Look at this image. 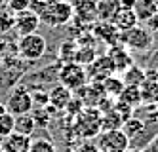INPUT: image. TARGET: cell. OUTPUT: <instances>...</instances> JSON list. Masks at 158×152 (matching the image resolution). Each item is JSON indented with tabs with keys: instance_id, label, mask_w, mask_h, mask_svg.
Returning a JSON list of instances; mask_svg holds the SVG:
<instances>
[{
	"instance_id": "6da1fadb",
	"label": "cell",
	"mask_w": 158,
	"mask_h": 152,
	"mask_svg": "<svg viewBox=\"0 0 158 152\" xmlns=\"http://www.w3.org/2000/svg\"><path fill=\"white\" fill-rule=\"evenodd\" d=\"M29 10L38 15L40 23L53 29L67 25L74 15V8L69 0H31Z\"/></svg>"
},
{
	"instance_id": "7a4b0ae2",
	"label": "cell",
	"mask_w": 158,
	"mask_h": 152,
	"mask_svg": "<svg viewBox=\"0 0 158 152\" xmlns=\"http://www.w3.org/2000/svg\"><path fill=\"white\" fill-rule=\"evenodd\" d=\"M15 50H17L19 59H23L25 63H35V61H40L44 57V53L48 50V42L42 34L32 32V34L19 36V40L15 44Z\"/></svg>"
},
{
	"instance_id": "3957f363",
	"label": "cell",
	"mask_w": 158,
	"mask_h": 152,
	"mask_svg": "<svg viewBox=\"0 0 158 152\" xmlns=\"http://www.w3.org/2000/svg\"><path fill=\"white\" fill-rule=\"evenodd\" d=\"M120 46H124L128 51H149L154 46V34L145 25H135L120 32Z\"/></svg>"
},
{
	"instance_id": "277c9868",
	"label": "cell",
	"mask_w": 158,
	"mask_h": 152,
	"mask_svg": "<svg viewBox=\"0 0 158 152\" xmlns=\"http://www.w3.org/2000/svg\"><path fill=\"white\" fill-rule=\"evenodd\" d=\"M57 82L61 86H65L71 91H78L80 88H84L88 84V72L86 67L78 65V63H65L59 67L57 71Z\"/></svg>"
},
{
	"instance_id": "5b68a950",
	"label": "cell",
	"mask_w": 158,
	"mask_h": 152,
	"mask_svg": "<svg viewBox=\"0 0 158 152\" xmlns=\"http://www.w3.org/2000/svg\"><path fill=\"white\" fill-rule=\"evenodd\" d=\"M6 109L10 114L19 116V114H29L35 109V101H32V93L25 86H17L10 91V95L6 99Z\"/></svg>"
},
{
	"instance_id": "8992f818",
	"label": "cell",
	"mask_w": 158,
	"mask_h": 152,
	"mask_svg": "<svg viewBox=\"0 0 158 152\" xmlns=\"http://www.w3.org/2000/svg\"><path fill=\"white\" fill-rule=\"evenodd\" d=\"M130 139L126 137L122 129H109L101 131L97 139L99 152H126L130 148Z\"/></svg>"
},
{
	"instance_id": "52a82bcc",
	"label": "cell",
	"mask_w": 158,
	"mask_h": 152,
	"mask_svg": "<svg viewBox=\"0 0 158 152\" xmlns=\"http://www.w3.org/2000/svg\"><path fill=\"white\" fill-rule=\"evenodd\" d=\"M86 72H88V80L101 84L105 78L114 74V67H112V61L107 57V53H103V55H97L92 61V65L86 67Z\"/></svg>"
},
{
	"instance_id": "ba28073f",
	"label": "cell",
	"mask_w": 158,
	"mask_h": 152,
	"mask_svg": "<svg viewBox=\"0 0 158 152\" xmlns=\"http://www.w3.org/2000/svg\"><path fill=\"white\" fill-rule=\"evenodd\" d=\"M40 27V19L35 11L31 10H23L14 14V31L19 36H25V34H32L36 32V29Z\"/></svg>"
},
{
	"instance_id": "9c48e42d",
	"label": "cell",
	"mask_w": 158,
	"mask_h": 152,
	"mask_svg": "<svg viewBox=\"0 0 158 152\" xmlns=\"http://www.w3.org/2000/svg\"><path fill=\"white\" fill-rule=\"evenodd\" d=\"M107 57L112 61V67H114V74H124L131 65H135L133 57L130 55V51L124 48V46H110L107 50Z\"/></svg>"
},
{
	"instance_id": "30bf717a",
	"label": "cell",
	"mask_w": 158,
	"mask_h": 152,
	"mask_svg": "<svg viewBox=\"0 0 158 152\" xmlns=\"http://www.w3.org/2000/svg\"><path fill=\"white\" fill-rule=\"evenodd\" d=\"M71 103H73V91L61 86L59 82L48 89V107H53L55 110H63Z\"/></svg>"
},
{
	"instance_id": "8fae6325",
	"label": "cell",
	"mask_w": 158,
	"mask_h": 152,
	"mask_svg": "<svg viewBox=\"0 0 158 152\" xmlns=\"http://www.w3.org/2000/svg\"><path fill=\"white\" fill-rule=\"evenodd\" d=\"M31 141L32 137H27V135H21V133H12L8 135L6 139H2V150L4 152H29L31 148Z\"/></svg>"
},
{
	"instance_id": "7c38bea8",
	"label": "cell",
	"mask_w": 158,
	"mask_h": 152,
	"mask_svg": "<svg viewBox=\"0 0 158 152\" xmlns=\"http://www.w3.org/2000/svg\"><path fill=\"white\" fill-rule=\"evenodd\" d=\"M110 23L116 27L118 32H124V31H128V29H133V27L139 23V19H137V15H135L133 10L120 8L116 14H114V17L110 19Z\"/></svg>"
},
{
	"instance_id": "4fadbf2b",
	"label": "cell",
	"mask_w": 158,
	"mask_h": 152,
	"mask_svg": "<svg viewBox=\"0 0 158 152\" xmlns=\"http://www.w3.org/2000/svg\"><path fill=\"white\" fill-rule=\"evenodd\" d=\"M95 36H99L105 44L110 46H118L120 44V32L110 21H97L95 23Z\"/></svg>"
},
{
	"instance_id": "5bb4252c",
	"label": "cell",
	"mask_w": 158,
	"mask_h": 152,
	"mask_svg": "<svg viewBox=\"0 0 158 152\" xmlns=\"http://www.w3.org/2000/svg\"><path fill=\"white\" fill-rule=\"evenodd\" d=\"M141 91V103L143 105H158V80L151 74H147L145 82L139 86Z\"/></svg>"
},
{
	"instance_id": "9a60e30c",
	"label": "cell",
	"mask_w": 158,
	"mask_h": 152,
	"mask_svg": "<svg viewBox=\"0 0 158 152\" xmlns=\"http://www.w3.org/2000/svg\"><path fill=\"white\" fill-rule=\"evenodd\" d=\"M124 88H126V84H124V80L116 74H112L109 78H105L103 82H101V89H103V93L107 97H112V99H118L120 93L124 91Z\"/></svg>"
},
{
	"instance_id": "2e32d148",
	"label": "cell",
	"mask_w": 158,
	"mask_h": 152,
	"mask_svg": "<svg viewBox=\"0 0 158 152\" xmlns=\"http://www.w3.org/2000/svg\"><path fill=\"white\" fill-rule=\"evenodd\" d=\"M118 10H120V6L116 0H97V4H95L97 21H110Z\"/></svg>"
},
{
	"instance_id": "e0dca14e",
	"label": "cell",
	"mask_w": 158,
	"mask_h": 152,
	"mask_svg": "<svg viewBox=\"0 0 158 152\" xmlns=\"http://www.w3.org/2000/svg\"><path fill=\"white\" fill-rule=\"evenodd\" d=\"M14 131L21 133V135H27L32 137V133L36 131V122L32 118V114H19L15 116V122H14Z\"/></svg>"
},
{
	"instance_id": "ac0fdd59",
	"label": "cell",
	"mask_w": 158,
	"mask_h": 152,
	"mask_svg": "<svg viewBox=\"0 0 158 152\" xmlns=\"http://www.w3.org/2000/svg\"><path fill=\"white\" fill-rule=\"evenodd\" d=\"M133 11H135V15H137V19L145 23L149 17L158 14V0H137Z\"/></svg>"
},
{
	"instance_id": "d6986e66",
	"label": "cell",
	"mask_w": 158,
	"mask_h": 152,
	"mask_svg": "<svg viewBox=\"0 0 158 152\" xmlns=\"http://www.w3.org/2000/svg\"><path fill=\"white\" fill-rule=\"evenodd\" d=\"M120 129L126 133V137L130 139V143L133 141L135 137H139L143 131H145V122L139 120V118H133V116H130V118H126L122 122V127Z\"/></svg>"
},
{
	"instance_id": "ffe728a7",
	"label": "cell",
	"mask_w": 158,
	"mask_h": 152,
	"mask_svg": "<svg viewBox=\"0 0 158 152\" xmlns=\"http://www.w3.org/2000/svg\"><path fill=\"white\" fill-rule=\"evenodd\" d=\"M145 78H147V71L141 68V67H137V65H131L128 71L122 74L124 84L126 86H135V88H139L145 82Z\"/></svg>"
},
{
	"instance_id": "44dd1931",
	"label": "cell",
	"mask_w": 158,
	"mask_h": 152,
	"mask_svg": "<svg viewBox=\"0 0 158 152\" xmlns=\"http://www.w3.org/2000/svg\"><path fill=\"white\" fill-rule=\"evenodd\" d=\"M122 122L124 118L114 110V107H112L107 114L101 116V131H109V129H120L122 127Z\"/></svg>"
},
{
	"instance_id": "7402d4cb",
	"label": "cell",
	"mask_w": 158,
	"mask_h": 152,
	"mask_svg": "<svg viewBox=\"0 0 158 152\" xmlns=\"http://www.w3.org/2000/svg\"><path fill=\"white\" fill-rule=\"evenodd\" d=\"M118 101L126 103L128 107H131V109H137L139 105H141V91H139V88H135V86H126V88H124V91L120 93Z\"/></svg>"
},
{
	"instance_id": "603a6c76",
	"label": "cell",
	"mask_w": 158,
	"mask_h": 152,
	"mask_svg": "<svg viewBox=\"0 0 158 152\" xmlns=\"http://www.w3.org/2000/svg\"><path fill=\"white\" fill-rule=\"evenodd\" d=\"M76 50H78V44L73 42V40H67L59 46V51H57V57L59 61L65 65V63H74V55H76Z\"/></svg>"
},
{
	"instance_id": "cb8c5ba5",
	"label": "cell",
	"mask_w": 158,
	"mask_h": 152,
	"mask_svg": "<svg viewBox=\"0 0 158 152\" xmlns=\"http://www.w3.org/2000/svg\"><path fill=\"white\" fill-rule=\"evenodd\" d=\"M95 57H97V51L92 48V46H78L76 55H74V63L82 65V67H88V65H92V61Z\"/></svg>"
},
{
	"instance_id": "d4e9b609",
	"label": "cell",
	"mask_w": 158,
	"mask_h": 152,
	"mask_svg": "<svg viewBox=\"0 0 158 152\" xmlns=\"http://www.w3.org/2000/svg\"><path fill=\"white\" fill-rule=\"evenodd\" d=\"M29 152H57L55 145L50 141V139H44V137H36L31 141V148Z\"/></svg>"
},
{
	"instance_id": "484cf974",
	"label": "cell",
	"mask_w": 158,
	"mask_h": 152,
	"mask_svg": "<svg viewBox=\"0 0 158 152\" xmlns=\"http://www.w3.org/2000/svg\"><path fill=\"white\" fill-rule=\"evenodd\" d=\"M14 122H15V116L10 112L0 116V139H6L8 135L14 133Z\"/></svg>"
},
{
	"instance_id": "4316f807",
	"label": "cell",
	"mask_w": 158,
	"mask_h": 152,
	"mask_svg": "<svg viewBox=\"0 0 158 152\" xmlns=\"http://www.w3.org/2000/svg\"><path fill=\"white\" fill-rule=\"evenodd\" d=\"M29 4L31 0H8V8L12 14H17V11H23V10H29Z\"/></svg>"
},
{
	"instance_id": "83f0119b",
	"label": "cell",
	"mask_w": 158,
	"mask_h": 152,
	"mask_svg": "<svg viewBox=\"0 0 158 152\" xmlns=\"http://www.w3.org/2000/svg\"><path fill=\"white\" fill-rule=\"evenodd\" d=\"M14 31V15L12 14H0V32Z\"/></svg>"
},
{
	"instance_id": "f1b7e54d",
	"label": "cell",
	"mask_w": 158,
	"mask_h": 152,
	"mask_svg": "<svg viewBox=\"0 0 158 152\" xmlns=\"http://www.w3.org/2000/svg\"><path fill=\"white\" fill-rule=\"evenodd\" d=\"M143 25H145L147 29H149L152 34H154V32H158V14H154L152 17H149V19H147V21L143 23Z\"/></svg>"
},
{
	"instance_id": "f546056e",
	"label": "cell",
	"mask_w": 158,
	"mask_h": 152,
	"mask_svg": "<svg viewBox=\"0 0 158 152\" xmlns=\"http://www.w3.org/2000/svg\"><path fill=\"white\" fill-rule=\"evenodd\" d=\"M120 8H128V10H133L135 4H137V0H116Z\"/></svg>"
},
{
	"instance_id": "4dcf8cb0",
	"label": "cell",
	"mask_w": 158,
	"mask_h": 152,
	"mask_svg": "<svg viewBox=\"0 0 158 152\" xmlns=\"http://www.w3.org/2000/svg\"><path fill=\"white\" fill-rule=\"evenodd\" d=\"M151 65H152V68H158V48H156L154 53L151 55Z\"/></svg>"
},
{
	"instance_id": "1f68e13d",
	"label": "cell",
	"mask_w": 158,
	"mask_h": 152,
	"mask_svg": "<svg viewBox=\"0 0 158 152\" xmlns=\"http://www.w3.org/2000/svg\"><path fill=\"white\" fill-rule=\"evenodd\" d=\"M6 112H8V109H6V105H4V103H0V116H4Z\"/></svg>"
},
{
	"instance_id": "d6a6232c",
	"label": "cell",
	"mask_w": 158,
	"mask_h": 152,
	"mask_svg": "<svg viewBox=\"0 0 158 152\" xmlns=\"http://www.w3.org/2000/svg\"><path fill=\"white\" fill-rule=\"evenodd\" d=\"M126 152H143V150H139V148H135V146H130Z\"/></svg>"
},
{
	"instance_id": "836d02e7",
	"label": "cell",
	"mask_w": 158,
	"mask_h": 152,
	"mask_svg": "<svg viewBox=\"0 0 158 152\" xmlns=\"http://www.w3.org/2000/svg\"><path fill=\"white\" fill-rule=\"evenodd\" d=\"M154 78L158 80V68H154Z\"/></svg>"
},
{
	"instance_id": "e575fe53",
	"label": "cell",
	"mask_w": 158,
	"mask_h": 152,
	"mask_svg": "<svg viewBox=\"0 0 158 152\" xmlns=\"http://www.w3.org/2000/svg\"><path fill=\"white\" fill-rule=\"evenodd\" d=\"M0 152H4V150H2V146H0Z\"/></svg>"
}]
</instances>
